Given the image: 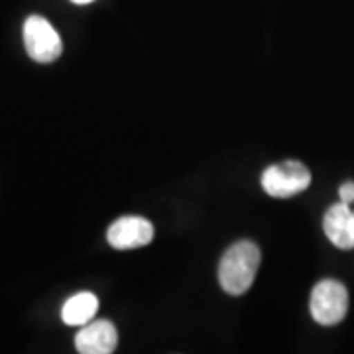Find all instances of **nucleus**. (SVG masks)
I'll return each mask as SVG.
<instances>
[{
    "instance_id": "8",
    "label": "nucleus",
    "mask_w": 354,
    "mask_h": 354,
    "mask_svg": "<svg viewBox=\"0 0 354 354\" xmlns=\"http://www.w3.org/2000/svg\"><path fill=\"white\" fill-rule=\"evenodd\" d=\"M97 311H99L97 295L91 291H81L65 301L64 309H62V319L69 327H83L88 321H93Z\"/></svg>"
},
{
    "instance_id": "1",
    "label": "nucleus",
    "mask_w": 354,
    "mask_h": 354,
    "mask_svg": "<svg viewBox=\"0 0 354 354\" xmlns=\"http://www.w3.org/2000/svg\"><path fill=\"white\" fill-rule=\"evenodd\" d=\"M260 248L250 241L234 242L218 264V281L228 295H242L250 290L260 268Z\"/></svg>"
},
{
    "instance_id": "2",
    "label": "nucleus",
    "mask_w": 354,
    "mask_h": 354,
    "mask_svg": "<svg viewBox=\"0 0 354 354\" xmlns=\"http://www.w3.org/2000/svg\"><path fill=\"white\" fill-rule=\"evenodd\" d=\"M311 185V171L295 160L270 165L262 174V187L270 197L288 199L304 193Z\"/></svg>"
},
{
    "instance_id": "4",
    "label": "nucleus",
    "mask_w": 354,
    "mask_h": 354,
    "mask_svg": "<svg viewBox=\"0 0 354 354\" xmlns=\"http://www.w3.org/2000/svg\"><path fill=\"white\" fill-rule=\"evenodd\" d=\"M24 46L28 55L38 64L55 62L64 50L59 34L41 16H30L24 22Z\"/></svg>"
},
{
    "instance_id": "7",
    "label": "nucleus",
    "mask_w": 354,
    "mask_h": 354,
    "mask_svg": "<svg viewBox=\"0 0 354 354\" xmlns=\"http://www.w3.org/2000/svg\"><path fill=\"white\" fill-rule=\"evenodd\" d=\"M323 230L337 248L353 250L354 248V211L346 203H337L329 207L323 218Z\"/></svg>"
},
{
    "instance_id": "10",
    "label": "nucleus",
    "mask_w": 354,
    "mask_h": 354,
    "mask_svg": "<svg viewBox=\"0 0 354 354\" xmlns=\"http://www.w3.org/2000/svg\"><path fill=\"white\" fill-rule=\"evenodd\" d=\"M71 2H75V4H88V2H93V0H71Z\"/></svg>"
},
{
    "instance_id": "5",
    "label": "nucleus",
    "mask_w": 354,
    "mask_h": 354,
    "mask_svg": "<svg viewBox=\"0 0 354 354\" xmlns=\"http://www.w3.org/2000/svg\"><path fill=\"white\" fill-rule=\"evenodd\" d=\"M153 239L152 223L144 216H122L109 227L106 241L116 250H134L150 244Z\"/></svg>"
},
{
    "instance_id": "3",
    "label": "nucleus",
    "mask_w": 354,
    "mask_h": 354,
    "mask_svg": "<svg viewBox=\"0 0 354 354\" xmlns=\"http://www.w3.org/2000/svg\"><path fill=\"white\" fill-rule=\"evenodd\" d=\"M311 315L319 325L333 327L348 311V291L337 279H323L311 291Z\"/></svg>"
},
{
    "instance_id": "9",
    "label": "nucleus",
    "mask_w": 354,
    "mask_h": 354,
    "mask_svg": "<svg viewBox=\"0 0 354 354\" xmlns=\"http://www.w3.org/2000/svg\"><path fill=\"white\" fill-rule=\"evenodd\" d=\"M339 195H341L342 203H346V205H353L354 203V181H346V183H342L341 189H339Z\"/></svg>"
},
{
    "instance_id": "6",
    "label": "nucleus",
    "mask_w": 354,
    "mask_h": 354,
    "mask_svg": "<svg viewBox=\"0 0 354 354\" xmlns=\"http://www.w3.org/2000/svg\"><path fill=\"white\" fill-rule=\"evenodd\" d=\"M118 344V335L111 321H88L77 333L75 348L81 354H111Z\"/></svg>"
}]
</instances>
